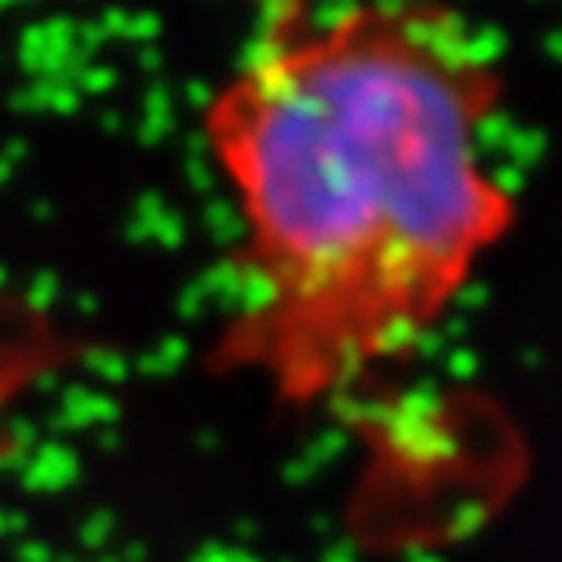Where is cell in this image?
Listing matches in <instances>:
<instances>
[{
  "label": "cell",
  "mask_w": 562,
  "mask_h": 562,
  "mask_svg": "<svg viewBox=\"0 0 562 562\" xmlns=\"http://www.w3.org/2000/svg\"><path fill=\"white\" fill-rule=\"evenodd\" d=\"M501 106L449 0L281 8L201 117L238 220L212 369L307 409L417 355L515 223Z\"/></svg>",
  "instance_id": "6da1fadb"
}]
</instances>
